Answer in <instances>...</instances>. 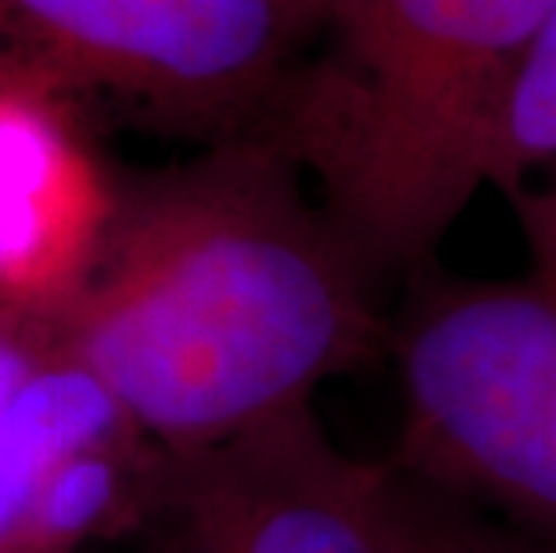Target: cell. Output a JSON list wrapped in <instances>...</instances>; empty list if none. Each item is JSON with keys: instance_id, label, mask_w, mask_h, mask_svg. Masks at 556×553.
Wrapping results in <instances>:
<instances>
[{"instance_id": "6da1fadb", "label": "cell", "mask_w": 556, "mask_h": 553, "mask_svg": "<svg viewBox=\"0 0 556 553\" xmlns=\"http://www.w3.org/2000/svg\"><path fill=\"white\" fill-rule=\"evenodd\" d=\"M58 345L165 450H201L313 403L388 356L384 285L266 140L119 173L87 285Z\"/></svg>"}, {"instance_id": "7a4b0ae2", "label": "cell", "mask_w": 556, "mask_h": 553, "mask_svg": "<svg viewBox=\"0 0 556 553\" xmlns=\"http://www.w3.org/2000/svg\"><path fill=\"white\" fill-rule=\"evenodd\" d=\"M556 0H334L255 140L283 151L366 269L409 280L489 187V155Z\"/></svg>"}, {"instance_id": "3957f363", "label": "cell", "mask_w": 556, "mask_h": 553, "mask_svg": "<svg viewBox=\"0 0 556 553\" xmlns=\"http://www.w3.org/2000/svg\"><path fill=\"white\" fill-rule=\"evenodd\" d=\"M392 464L556 546V296L531 277L406 280Z\"/></svg>"}, {"instance_id": "277c9868", "label": "cell", "mask_w": 556, "mask_h": 553, "mask_svg": "<svg viewBox=\"0 0 556 553\" xmlns=\"http://www.w3.org/2000/svg\"><path fill=\"white\" fill-rule=\"evenodd\" d=\"M302 40L288 0H0V87L208 148L258 137Z\"/></svg>"}, {"instance_id": "5b68a950", "label": "cell", "mask_w": 556, "mask_h": 553, "mask_svg": "<svg viewBox=\"0 0 556 553\" xmlns=\"http://www.w3.org/2000/svg\"><path fill=\"white\" fill-rule=\"evenodd\" d=\"M137 539L173 553H399V470L349 456L305 403L169 450Z\"/></svg>"}, {"instance_id": "8992f818", "label": "cell", "mask_w": 556, "mask_h": 553, "mask_svg": "<svg viewBox=\"0 0 556 553\" xmlns=\"http://www.w3.org/2000/svg\"><path fill=\"white\" fill-rule=\"evenodd\" d=\"M119 173L83 115L26 87H0V299L58 313L87 285L115 213Z\"/></svg>"}, {"instance_id": "52a82bcc", "label": "cell", "mask_w": 556, "mask_h": 553, "mask_svg": "<svg viewBox=\"0 0 556 553\" xmlns=\"http://www.w3.org/2000/svg\"><path fill=\"white\" fill-rule=\"evenodd\" d=\"M169 450L140 428L101 439L54 470L4 553H87L137 539L155 511Z\"/></svg>"}, {"instance_id": "ba28073f", "label": "cell", "mask_w": 556, "mask_h": 553, "mask_svg": "<svg viewBox=\"0 0 556 553\" xmlns=\"http://www.w3.org/2000/svg\"><path fill=\"white\" fill-rule=\"evenodd\" d=\"M134 425L123 403L65 352L0 420V553L68 456Z\"/></svg>"}, {"instance_id": "9c48e42d", "label": "cell", "mask_w": 556, "mask_h": 553, "mask_svg": "<svg viewBox=\"0 0 556 553\" xmlns=\"http://www.w3.org/2000/svg\"><path fill=\"white\" fill-rule=\"evenodd\" d=\"M489 187L510 198L531 259L528 277L556 296V15L506 101Z\"/></svg>"}, {"instance_id": "30bf717a", "label": "cell", "mask_w": 556, "mask_h": 553, "mask_svg": "<svg viewBox=\"0 0 556 553\" xmlns=\"http://www.w3.org/2000/svg\"><path fill=\"white\" fill-rule=\"evenodd\" d=\"M399 553H556V546L399 470Z\"/></svg>"}, {"instance_id": "8fae6325", "label": "cell", "mask_w": 556, "mask_h": 553, "mask_svg": "<svg viewBox=\"0 0 556 553\" xmlns=\"http://www.w3.org/2000/svg\"><path fill=\"white\" fill-rule=\"evenodd\" d=\"M62 356L54 313L26 310L0 299V420L37 374Z\"/></svg>"}, {"instance_id": "7c38bea8", "label": "cell", "mask_w": 556, "mask_h": 553, "mask_svg": "<svg viewBox=\"0 0 556 553\" xmlns=\"http://www.w3.org/2000/svg\"><path fill=\"white\" fill-rule=\"evenodd\" d=\"M334 4V0H288V8H291V15L294 22H299V29H302V37L309 40L316 26H319V18L327 15V8Z\"/></svg>"}]
</instances>
